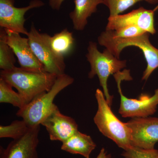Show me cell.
Segmentation results:
<instances>
[{
    "mask_svg": "<svg viewBox=\"0 0 158 158\" xmlns=\"http://www.w3.org/2000/svg\"><path fill=\"white\" fill-rule=\"evenodd\" d=\"M57 77L46 72L30 71L16 66L0 73V78L17 89L26 105L40 94L50 90Z\"/></svg>",
    "mask_w": 158,
    "mask_h": 158,
    "instance_id": "6da1fadb",
    "label": "cell"
},
{
    "mask_svg": "<svg viewBox=\"0 0 158 158\" xmlns=\"http://www.w3.org/2000/svg\"><path fill=\"white\" fill-rule=\"evenodd\" d=\"M95 95L98 110L94 121L99 131L124 150L133 147L131 130L127 123L120 121L113 113L103 92L97 89Z\"/></svg>",
    "mask_w": 158,
    "mask_h": 158,
    "instance_id": "7a4b0ae2",
    "label": "cell"
},
{
    "mask_svg": "<svg viewBox=\"0 0 158 158\" xmlns=\"http://www.w3.org/2000/svg\"><path fill=\"white\" fill-rule=\"evenodd\" d=\"M142 1L152 5L158 4V0H105V5L110 11V16L120 14Z\"/></svg>",
    "mask_w": 158,
    "mask_h": 158,
    "instance_id": "ffe728a7",
    "label": "cell"
},
{
    "mask_svg": "<svg viewBox=\"0 0 158 158\" xmlns=\"http://www.w3.org/2000/svg\"><path fill=\"white\" fill-rule=\"evenodd\" d=\"M49 42L55 53L64 58L73 50L75 39L73 33L65 28L52 37L50 36Z\"/></svg>",
    "mask_w": 158,
    "mask_h": 158,
    "instance_id": "2e32d148",
    "label": "cell"
},
{
    "mask_svg": "<svg viewBox=\"0 0 158 158\" xmlns=\"http://www.w3.org/2000/svg\"><path fill=\"white\" fill-rule=\"evenodd\" d=\"M126 123L131 130L133 147L154 148L158 142V117H136Z\"/></svg>",
    "mask_w": 158,
    "mask_h": 158,
    "instance_id": "30bf717a",
    "label": "cell"
},
{
    "mask_svg": "<svg viewBox=\"0 0 158 158\" xmlns=\"http://www.w3.org/2000/svg\"><path fill=\"white\" fill-rule=\"evenodd\" d=\"M87 60L90 63V71L88 77L92 79L97 76L100 85L102 88L106 100L111 106L113 96L110 95L108 88V80L111 75H114L121 71L126 67V60H121L116 58L107 49L102 52H99L95 42L90 41L88 48Z\"/></svg>",
    "mask_w": 158,
    "mask_h": 158,
    "instance_id": "5b68a950",
    "label": "cell"
},
{
    "mask_svg": "<svg viewBox=\"0 0 158 158\" xmlns=\"http://www.w3.org/2000/svg\"><path fill=\"white\" fill-rule=\"evenodd\" d=\"M27 36L30 46L43 66L44 71L57 76L65 73L66 65L64 58L53 50L49 42V34L40 33L32 24Z\"/></svg>",
    "mask_w": 158,
    "mask_h": 158,
    "instance_id": "52a82bcc",
    "label": "cell"
},
{
    "mask_svg": "<svg viewBox=\"0 0 158 158\" xmlns=\"http://www.w3.org/2000/svg\"><path fill=\"white\" fill-rule=\"evenodd\" d=\"M107 31L110 35L114 38H130L140 36L146 33L142 29L134 26L124 27L115 31Z\"/></svg>",
    "mask_w": 158,
    "mask_h": 158,
    "instance_id": "7402d4cb",
    "label": "cell"
},
{
    "mask_svg": "<svg viewBox=\"0 0 158 158\" xmlns=\"http://www.w3.org/2000/svg\"><path fill=\"white\" fill-rule=\"evenodd\" d=\"M96 158H112L111 155L108 154L104 148H102Z\"/></svg>",
    "mask_w": 158,
    "mask_h": 158,
    "instance_id": "cb8c5ba5",
    "label": "cell"
},
{
    "mask_svg": "<svg viewBox=\"0 0 158 158\" xmlns=\"http://www.w3.org/2000/svg\"><path fill=\"white\" fill-rule=\"evenodd\" d=\"M5 29L0 30V68L2 70H8L15 67V55L12 48L6 42Z\"/></svg>",
    "mask_w": 158,
    "mask_h": 158,
    "instance_id": "e0dca14e",
    "label": "cell"
},
{
    "mask_svg": "<svg viewBox=\"0 0 158 158\" xmlns=\"http://www.w3.org/2000/svg\"><path fill=\"white\" fill-rule=\"evenodd\" d=\"M31 127L24 120H15L7 126H0V138L18 139L29 131Z\"/></svg>",
    "mask_w": 158,
    "mask_h": 158,
    "instance_id": "d6986e66",
    "label": "cell"
},
{
    "mask_svg": "<svg viewBox=\"0 0 158 158\" xmlns=\"http://www.w3.org/2000/svg\"><path fill=\"white\" fill-rule=\"evenodd\" d=\"M5 30L6 42L14 52L20 67L30 71L45 72L43 66L33 52L28 38L22 37L19 33Z\"/></svg>",
    "mask_w": 158,
    "mask_h": 158,
    "instance_id": "7c38bea8",
    "label": "cell"
},
{
    "mask_svg": "<svg viewBox=\"0 0 158 158\" xmlns=\"http://www.w3.org/2000/svg\"><path fill=\"white\" fill-rule=\"evenodd\" d=\"M65 0H49V4L52 9L59 10Z\"/></svg>",
    "mask_w": 158,
    "mask_h": 158,
    "instance_id": "603a6c76",
    "label": "cell"
},
{
    "mask_svg": "<svg viewBox=\"0 0 158 158\" xmlns=\"http://www.w3.org/2000/svg\"><path fill=\"white\" fill-rule=\"evenodd\" d=\"M155 9L149 10L140 7L127 14L109 16L106 30L115 31L124 27L134 26L153 35L156 32L155 27Z\"/></svg>",
    "mask_w": 158,
    "mask_h": 158,
    "instance_id": "9c48e42d",
    "label": "cell"
},
{
    "mask_svg": "<svg viewBox=\"0 0 158 158\" xmlns=\"http://www.w3.org/2000/svg\"><path fill=\"white\" fill-rule=\"evenodd\" d=\"M74 10L69 14L73 29L82 31L88 24V19L97 11L100 4H105V0H74Z\"/></svg>",
    "mask_w": 158,
    "mask_h": 158,
    "instance_id": "5bb4252c",
    "label": "cell"
},
{
    "mask_svg": "<svg viewBox=\"0 0 158 158\" xmlns=\"http://www.w3.org/2000/svg\"><path fill=\"white\" fill-rule=\"evenodd\" d=\"M61 149L72 154H78L90 158L96 144L90 136L78 131L65 141L62 142Z\"/></svg>",
    "mask_w": 158,
    "mask_h": 158,
    "instance_id": "9a60e30c",
    "label": "cell"
},
{
    "mask_svg": "<svg viewBox=\"0 0 158 158\" xmlns=\"http://www.w3.org/2000/svg\"><path fill=\"white\" fill-rule=\"evenodd\" d=\"M41 125L46 128L52 141L63 142L78 131L75 120L61 113L56 104Z\"/></svg>",
    "mask_w": 158,
    "mask_h": 158,
    "instance_id": "4fadbf2b",
    "label": "cell"
},
{
    "mask_svg": "<svg viewBox=\"0 0 158 158\" xmlns=\"http://www.w3.org/2000/svg\"><path fill=\"white\" fill-rule=\"evenodd\" d=\"M3 79L0 78V102L9 103L15 107L22 109L26 106L23 99L18 92Z\"/></svg>",
    "mask_w": 158,
    "mask_h": 158,
    "instance_id": "ac0fdd59",
    "label": "cell"
},
{
    "mask_svg": "<svg viewBox=\"0 0 158 158\" xmlns=\"http://www.w3.org/2000/svg\"><path fill=\"white\" fill-rule=\"evenodd\" d=\"M123 158H158V150L132 147L122 154Z\"/></svg>",
    "mask_w": 158,
    "mask_h": 158,
    "instance_id": "44dd1931",
    "label": "cell"
},
{
    "mask_svg": "<svg viewBox=\"0 0 158 158\" xmlns=\"http://www.w3.org/2000/svg\"><path fill=\"white\" fill-rule=\"evenodd\" d=\"M149 33L130 38H114L107 31L102 32L98 38V44L105 47L119 59L122 51L127 47L135 46L142 51L147 62V67L143 72L142 80L147 81L151 75L158 68V49L152 44Z\"/></svg>",
    "mask_w": 158,
    "mask_h": 158,
    "instance_id": "3957f363",
    "label": "cell"
},
{
    "mask_svg": "<svg viewBox=\"0 0 158 158\" xmlns=\"http://www.w3.org/2000/svg\"><path fill=\"white\" fill-rule=\"evenodd\" d=\"M14 3L15 0H0V27L27 36L29 32L24 26L25 15L31 9L44 6V3L41 0H32L28 6L22 8L15 7Z\"/></svg>",
    "mask_w": 158,
    "mask_h": 158,
    "instance_id": "ba28073f",
    "label": "cell"
},
{
    "mask_svg": "<svg viewBox=\"0 0 158 158\" xmlns=\"http://www.w3.org/2000/svg\"><path fill=\"white\" fill-rule=\"evenodd\" d=\"M130 70L124 69L113 75L120 96V104L118 113L124 118H145L153 115L158 105V88L152 96L141 94L138 99L128 98L123 94L120 86L122 81L133 80Z\"/></svg>",
    "mask_w": 158,
    "mask_h": 158,
    "instance_id": "8992f818",
    "label": "cell"
},
{
    "mask_svg": "<svg viewBox=\"0 0 158 158\" xmlns=\"http://www.w3.org/2000/svg\"><path fill=\"white\" fill-rule=\"evenodd\" d=\"M40 125L32 127L24 135L11 141L6 148L1 146L0 158H39Z\"/></svg>",
    "mask_w": 158,
    "mask_h": 158,
    "instance_id": "8fae6325",
    "label": "cell"
},
{
    "mask_svg": "<svg viewBox=\"0 0 158 158\" xmlns=\"http://www.w3.org/2000/svg\"><path fill=\"white\" fill-rule=\"evenodd\" d=\"M74 82L72 77L66 74L57 77L50 90L40 94L16 113L31 127L40 125L55 105L56 96Z\"/></svg>",
    "mask_w": 158,
    "mask_h": 158,
    "instance_id": "277c9868",
    "label": "cell"
}]
</instances>
